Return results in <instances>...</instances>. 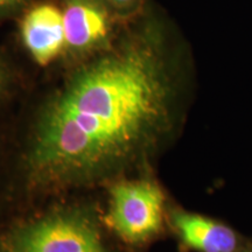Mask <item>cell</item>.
<instances>
[{
	"instance_id": "6da1fadb",
	"label": "cell",
	"mask_w": 252,
	"mask_h": 252,
	"mask_svg": "<svg viewBox=\"0 0 252 252\" xmlns=\"http://www.w3.org/2000/svg\"><path fill=\"white\" fill-rule=\"evenodd\" d=\"M176 83L156 39L127 42L70 77L45 106L18 159L27 185L99 182L147 162L178 126Z\"/></svg>"
},
{
	"instance_id": "7a4b0ae2",
	"label": "cell",
	"mask_w": 252,
	"mask_h": 252,
	"mask_svg": "<svg viewBox=\"0 0 252 252\" xmlns=\"http://www.w3.org/2000/svg\"><path fill=\"white\" fill-rule=\"evenodd\" d=\"M0 252H111L90 213L62 208L0 228Z\"/></svg>"
},
{
	"instance_id": "3957f363",
	"label": "cell",
	"mask_w": 252,
	"mask_h": 252,
	"mask_svg": "<svg viewBox=\"0 0 252 252\" xmlns=\"http://www.w3.org/2000/svg\"><path fill=\"white\" fill-rule=\"evenodd\" d=\"M165 201L161 187L149 179L117 182L110 189L106 220L125 242L145 243L161 232Z\"/></svg>"
},
{
	"instance_id": "277c9868",
	"label": "cell",
	"mask_w": 252,
	"mask_h": 252,
	"mask_svg": "<svg viewBox=\"0 0 252 252\" xmlns=\"http://www.w3.org/2000/svg\"><path fill=\"white\" fill-rule=\"evenodd\" d=\"M25 49L37 64L46 67L67 49L63 12L53 4L31 8L20 23Z\"/></svg>"
},
{
	"instance_id": "5b68a950",
	"label": "cell",
	"mask_w": 252,
	"mask_h": 252,
	"mask_svg": "<svg viewBox=\"0 0 252 252\" xmlns=\"http://www.w3.org/2000/svg\"><path fill=\"white\" fill-rule=\"evenodd\" d=\"M63 12L67 49L86 53L102 46L111 32L105 7L96 0H67Z\"/></svg>"
},
{
	"instance_id": "8992f818",
	"label": "cell",
	"mask_w": 252,
	"mask_h": 252,
	"mask_svg": "<svg viewBox=\"0 0 252 252\" xmlns=\"http://www.w3.org/2000/svg\"><path fill=\"white\" fill-rule=\"evenodd\" d=\"M172 225L186 247L197 252H236L241 238L229 225L196 213L176 210Z\"/></svg>"
},
{
	"instance_id": "52a82bcc",
	"label": "cell",
	"mask_w": 252,
	"mask_h": 252,
	"mask_svg": "<svg viewBox=\"0 0 252 252\" xmlns=\"http://www.w3.org/2000/svg\"><path fill=\"white\" fill-rule=\"evenodd\" d=\"M13 89V72L4 56L0 54V109L7 102Z\"/></svg>"
},
{
	"instance_id": "ba28073f",
	"label": "cell",
	"mask_w": 252,
	"mask_h": 252,
	"mask_svg": "<svg viewBox=\"0 0 252 252\" xmlns=\"http://www.w3.org/2000/svg\"><path fill=\"white\" fill-rule=\"evenodd\" d=\"M26 4L27 0H0V21L18 15Z\"/></svg>"
},
{
	"instance_id": "9c48e42d",
	"label": "cell",
	"mask_w": 252,
	"mask_h": 252,
	"mask_svg": "<svg viewBox=\"0 0 252 252\" xmlns=\"http://www.w3.org/2000/svg\"><path fill=\"white\" fill-rule=\"evenodd\" d=\"M111 1L116 2V4L118 5H124V4H128V2L134 1V0H111Z\"/></svg>"
},
{
	"instance_id": "30bf717a",
	"label": "cell",
	"mask_w": 252,
	"mask_h": 252,
	"mask_svg": "<svg viewBox=\"0 0 252 252\" xmlns=\"http://www.w3.org/2000/svg\"><path fill=\"white\" fill-rule=\"evenodd\" d=\"M236 252H250V251H248V250H242V249H241V250H238V251H236Z\"/></svg>"
},
{
	"instance_id": "8fae6325",
	"label": "cell",
	"mask_w": 252,
	"mask_h": 252,
	"mask_svg": "<svg viewBox=\"0 0 252 252\" xmlns=\"http://www.w3.org/2000/svg\"><path fill=\"white\" fill-rule=\"evenodd\" d=\"M250 252H252V251H250Z\"/></svg>"
}]
</instances>
